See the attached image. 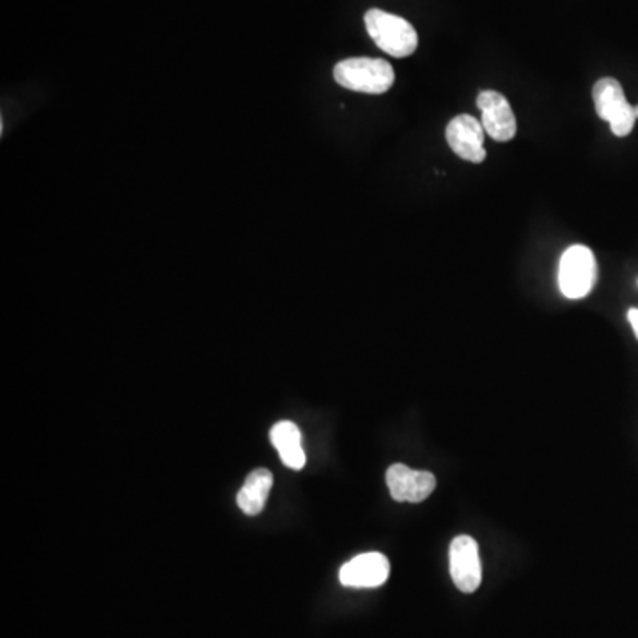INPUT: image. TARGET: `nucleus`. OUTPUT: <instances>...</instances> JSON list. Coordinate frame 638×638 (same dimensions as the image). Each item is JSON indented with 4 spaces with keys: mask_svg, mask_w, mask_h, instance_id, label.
Wrapping results in <instances>:
<instances>
[{
    "mask_svg": "<svg viewBox=\"0 0 638 638\" xmlns=\"http://www.w3.org/2000/svg\"><path fill=\"white\" fill-rule=\"evenodd\" d=\"M334 79L345 89L365 95H383L393 87L396 75L393 67L383 59L353 57L336 64Z\"/></svg>",
    "mask_w": 638,
    "mask_h": 638,
    "instance_id": "f257e3e1",
    "label": "nucleus"
},
{
    "mask_svg": "<svg viewBox=\"0 0 638 638\" xmlns=\"http://www.w3.org/2000/svg\"><path fill=\"white\" fill-rule=\"evenodd\" d=\"M365 28L373 41L388 56H411L419 45V36L410 22L382 10H369L365 13Z\"/></svg>",
    "mask_w": 638,
    "mask_h": 638,
    "instance_id": "f03ea898",
    "label": "nucleus"
},
{
    "mask_svg": "<svg viewBox=\"0 0 638 638\" xmlns=\"http://www.w3.org/2000/svg\"><path fill=\"white\" fill-rule=\"evenodd\" d=\"M598 265L589 246L573 245L564 252L558 266V288L569 300L586 298L594 289Z\"/></svg>",
    "mask_w": 638,
    "mask_h": 638,
    "instance_id": "7ed1b4c3",
    "label": "nucleus"
},
{
    "mask_svg": "<svg viewBox=\"0 0 638 638\" xmlns=\"http://www.w3.org/2000/svg\"><path fill=\"white\" fill-rule=\"evenodd\" d=\"M592 98H594L595 112L603 121H609L614 135L626 137L631 133L637 113L624 96L623 85L615 79H601L595 82Z\"/></svg>",
    "mask_w": 638,
    "mask_h": 638,
    "instance_id": "20e7f679",
    "label": "nucleus"
},
{
    "mask_svg": "<svg viewBox=\"0 0 638 638\" xmlns=\"http://www.w3.org/2000/svg\"><path fill=\"white\" fill-rule=\"evenodd\" d=\"M449 563L454 586L467 594L478 591L482 580L478 541L470 535L454 538L450 543Z\"/></svg>",
    "mask_w": 638,
    "mask_h": 638,
    "instance_id": "39448f33",
    "label": "nucleus"
},
{
    "mask_svg": "<svg viewBox=\"0 0 638 638\" xmlns=\"http://www.w3.org/2000/svg\"><path fill=\"white\" fill-rule=\"evenodd\" d=\"M388 492L394 501L419 504L435 492L436 478L425 470H411L407 465H393L387 470Z\"/></svg>",
    "mask_w": 638,
    "mask_h": 638,
    "instance_id": "423d86ee",
    "label": "nucleus"
},
{
    "mask_svg": "<svg viewBox=\"0 0 638 638\" xmlns=\"http://www.w3.org/2000/svg\"><path fill=\"white\" fill-rule=\"evenodd\" d=\"M445 137L449 142L450 149H453L459 158L472 161V164H481L486 158V149H484V128L479 123L478 119L468 113H461L447 124L445 130Z\"/></svg>",
    "mask_w": 638,
    "mask_h": 638,
    "instance_id": "0eeeda50",
    "label": "nucleus"
},
{
    "mask_svg": "<svg viewBox=\"0 0 638 638\" xmlns=\"http://www.w3.org/2000/svg\"><path fill=\"white\" fill-rule=\"evenodd\" d=\"M390 575L388 558L378 552L362 553L340 567L339 580L353 589H374L387 581Z\"/></svg>",
    "mask_w": 638,
    "mask_h": 638,
    "instance_id": "6e6552de",
    "label": "nucleus"
},
{
    "mask_svg": "<svg viewBox=\"0 0 638 638\" xmlns=\"http://www.w3.org/2000/svg\"><path fill=\"white\" fill-rule=\"evenodd\" d=\"M482 112V128L496 142H507L516 135L515 112L507 98L495 91H482L478 96Z\"/></svg>",
    "mask_w": 638,
    "mask_h": 638,
    "instance_id": "1a4fd4ad",
    "label": "nucleus"
},
{
    "mask_svg": "<svg viewBox=\"0 0 638 638\" xmlns=\"http://www.w3.org/2000/svg\"><path fill=\"white\" fill-rule=\"evenodd\" d=\"M269 440H272V445L279 453L286 467L293 468V470H302L305 467L308 456L303 453L302 433L294 422H277L269 431Z\"/></svg>",
    "mask_w": 638,
    "mask_h": 638,
    "instance_id": "9d476101",
    "label": "nucleus"
},
{
    "mask_svg": "<svg viewBox=\"0 0 638 638\" xmlns=\"http://www.w3.org/2000/svg\"><path fill=\"white\" fill-rule=\"evenodd\" d=\"M274 484V476L266 468H255L238 493V506L249 516L260 515L265 509L266 498Z\"/></svg>",
    "mask_w": 638,
    "mask_h": 638,
    "instance_id": "9b49d317",
    "label": "nucleus"
},
{
    "mask_svg": "<svg viewBox=\"0 0 638 638\" xmlns=\"http://www.w3.org/2000/svg\"><path fill=\"white\" fill-rule=\"evenodd\" d=\"M628 322L634 326L635 336L638 339V309H629Z\"/></svg>",
    "mask_w": 638,
    "mask_h": 638,
    "instance_id": "f8f14e48",
    "label": "nucleus"
},
{
    "mask_svg": "<svg viewBox=\"0 0 638 638\" xmlns=\"http://www.w3.org/2000/svg\"><path fill=\"white\" fill-rule=\"evenodd\" d=\"M635 113H637V118H638V107H635Z\"/></svg>",
    "mask_w": 638,
    "mask_h": 638,
    "instance_id": "ddd939ff",
    "label": "nucleus"
}]
</instances>
